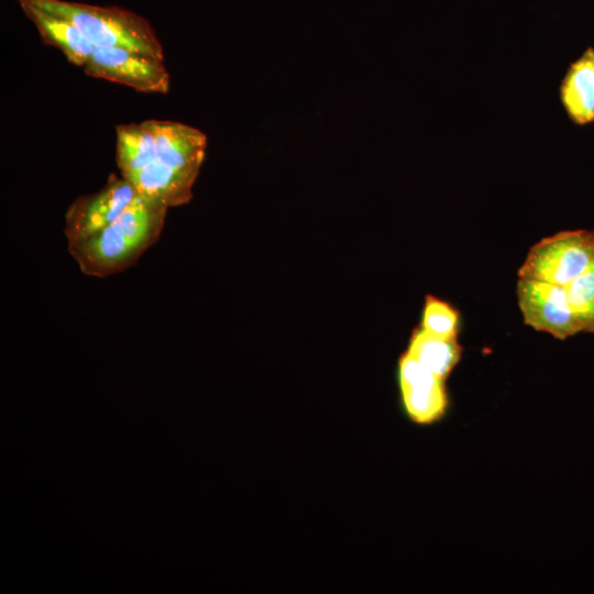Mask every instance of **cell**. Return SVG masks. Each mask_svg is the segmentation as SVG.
<instances>
[{
  "label": "cell",
  "instance_id": "6da1fadb",
  "mask_svg": "<svg viewBox=\"0 0 594 594\" xmlns=\"http://www.w3.org/2000/svg\"><path fill=\"white\" fill-rule=\"evenodd\" d=\"M155 145L129 182L139 196L166 208L188 204L205 160L207 136L188 124L155 120Z\"/></svg>",
  "mask_w": 594,
  "mask_h": 594
},
{
  "label": "cell",
  "instance_id": "ba28073f",
  "mask_svg": "<svg viewBox=\"0 0 594 594\" xmlns=\"http://www.w3.org/2000/svg\"><path fill=\"white\" fill-rule=\"evenodd\" d=\"M397 378L404 411L413 422L431 425L446 415L449 405L446 380L407 352L398 361Z\"/></svg>",
  "mask_w": 594,
  "mask_h": 594
},
{
  "label": "cell",
  "instance_id": "4fadbf2b",
  "mask_svg": "<svg viewBox=\"0 0 594 594\" xmlns=\"http://www.w3.org/2000/svg\"><path fill=\"white\" fill-rule=\"evenodd\" d=\"M459 315L448 302L427 296L422 311L421 328L441 338H458Z\"/></svg>",
  "mask_w": 594,
  "mask_h": 594
},
{
  "label": "cell",
  "instance_id": "52a82bcc",
  "mask_svg": "<svg viewBox=\"0 0 594 594\" xmlns=\"http://www.w3.org/2000/svg\"><path fill=\"white\" fill-rule=\"evenodd\" d=\"M516 293L525 324L559 340L583 332L564 286L518 278Z\"/></svg>",
  "mask_w": 594,
  "mask_h": 594
},
{
  "label": "cell",
  "instance_id": "8992f818",
  "mask_svg": "<svg viewBox=\"0 0 594 594\" xmlns=\"http://www.w3.org/2000/svg\"><path fill=\"white\" fill-rule=\"evenodd\" d=\"M139 196L121 175L111 174L96 193L75 199L65 213L67 246L77 244L116 220Z\"/></svg>",
  "mask_w": 594,
  "mask_h": 594
},
{
  "label": "cell",
  "instance_id": "7c38bea8",
  "mask_svg": "<svg viewBox=\"0 0 594 594\" xmlns=\"http://www.w3.org/2000/svg\"><path fill=\"white\" fill-rule=\"evenodd\" d=\"M565 289L583 332L594 333V264L568 284Z\"/></svg>",
  "mask_w": 594,
  "mask_h": 594
},
{
  "label": "cell",
  "instance_id": "8fae6325",
  "mask_svg": "<svg viewBox=\"0 0 594 594\" xmlns=\"http://www.w3.org/2000/svg\"><path fill=\"white\" fill-rule=\"evenodd\" d=\"M406 352L436 375L447 380L461 359L462 346L458 338L437 337L420 327L411 334Z\"/></svg>",
  "mask_w": 594,
  "mask_h": 594
},
{
  "label": "cell",
  "instance_id": "3957f363",
  "mask_svg": "<svg viewBox=\"0 0 594 594\" xmlns=\"http://www.w3.org/2000/svg\"><path fill=\"white\" fill-rule=\"evenodd\" d=\"M28 1L70 20L95 47H124L164 61L153 26L133 11L67 0Z\"/></svg>",
  "mask_w": 594,
  "mask_h": 594
},
{
  "label": "cell",
  "instance_id": "7a4b0ae2",
  "mask_svg": "<svg viewBox=\"0 0 594 594\" xmlns=\"http://www.w3.org/2000/svg\"><path fill=\"white\" fill-rule=\"evenodd\" d=\"M167 209L138 196L110 224L68 251L85 275L103 278L119 273L158 240Z\"/></svg>",
  "mask_w": 594,
  "mask_h": 594
},
{
  "label": "cell",
  "instance_id": "5b68a950",
  "mask_svg": "<svg viewBox=\"0 0 594 594\" xmlns=\"http://www.w3.org/2000/svg\"><path fill=\"white\" fill-rule=\"evenodd\" d=\"M87 76L144 94H167L170 76L164 61L124 47H95L82 67Z\"/></svg>",
  "mask_w": 594,
  "mask_h": 594
},
{
  "label": "cell",
  "instance_id": "277c9868",
  "mask_svg": "<svg viewBox=\"0 0 594 594\" xmlns=\"http://www.w3.org/2000/svg\"><path fill=\"white\" fill-rule=\"evenodd\" d=\"M593 264L594 230H566L535 243L517 275L565 287Z\"/></svg>",
  "mask_w": 594,
  "mask_h": 594
},
{
  "label": "cell",
  "instance_id": "30bf717a",
  "mask_svg": "<svg viewBox=\"0 0 594 594\" xmlns=\"http://www.w3.org/2000/svg\"><path fill=\"white\" fill-rule=\"evenodd\" d=\"M561 105L575 125L594 122V47L573 61L559 87Z\"/></svg>",
  "mask_w": 594,
  "mask_h": 594
},
{
  "label": "cell",
  "instance_id": "9c48e42d",
  "mask_svg": "<svg viewBox=\"0 0 594 594\" xmlns=\"http://www.w3.org/2000/svg\"><path fill=\"white\" fill-rule=\"evenodd\" d=\"M22 11L35 25L42 41L59 50L75 66L84 67L95 46L67 18L28 0H18Z\"/></svg>",
  "mask_w": 594,
  "mask_h": 594
}]
</instances>
